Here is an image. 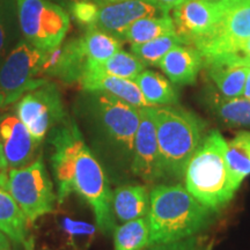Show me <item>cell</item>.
Instances as JSON below:
<instances>
[{
	"label": "cell",
	"instance_id": "6da1fadb",
	"mask_svg": "<svg viewBox=\"0 0 250 250\" xmlns=\"http://www.w3.org/2000/svg\"><path fill=\"white\" fill-rule=\"evenodd\" d=\"M51 166L57 183L58 203L77 193L92 208L96 227L103 234L114 232L116 218L111 205V190L101 164L83 140L74 122L66 121L50 131Z\"/></svg>",
	"mask_w": 250,
	"mask_h": 250
},
{
	"label": "cell",
	"instance_id": "7a4b0ae2",
	"mask_svg": "<svg viewBox=\"0 0 250 250\" xmlns=\"http://www.w3.org/2000/svg\"><path fill=\"white\" fill-rule=\"evenodd\" d=\"M78 107L98 145L120 167H131L140 108L104 92L83 90Z\"/></svg>",
	"mask_w": 250,
	"mask_h": 250
},
{
	"label": "cell",
	"instance_id": "3957f363",
	"mask_svg": "<svg viewBox=\"0 0 250 250\" xmlns=\"http://www.w3.org/2000/svg\"><path fill=\"white\" fill-rule=\"evenodd\" d=\"M210 208L182 184H160L149 192V246L195 236L210 225Z\"/></svg>",
	"mask_w": 250,
	"mask_h": 250
},
{
	"label": "cell",
	"instance_id": "277c9868",
	"mask_svg": "<svg viewBox=\"0 0 250 250\" xmlns=\"http://www.w3.org/2000/svg\"><path fill=\"white\" fill-rule=\"evenodd\" d=\"M186 188L197 201L218 212L239 189L227 161V143L218 130L205 134L186 168Z\"/></svg>",
	"mask_w": 250,
	"mask_h": 250
},
{
	"label": "cell",
	"instance_id": "5b68a950",
	"mask_svg": "<svg viewBox=\"0 0 250 250\" xmlns=\"http://www.w3.org/2000/svg\"><path fill=\"white\" fill-rule=\"evenodd\" d=\"M162 180H182L188 162L206 134L198 115L173 105L153 107Z\"/></svg>",
	"mask_w": 250,
	"mask_h": 250
},
{
	"label": "cell",
	"instance_id": "8992f818",
	"mask_svg": "<svg viewBox=\"0 0 250 250\" xmlns=\"http://www.w3.org/2000/svg\"><path fill=\"white\" fill-rule=\"evenodd\" d=\"M0 187L11 193L29 225L55 212L57 192L42 156L23 167L0 170Z\"/></svg>",
	"mask_w": 250,
	"mask_h": 250
},
{
	"label": "cell",
	"instance_id": "52a82bcc",
	"mask_svg": "<svg viewBox=\"0 0 250 250\" xmlns=\"http://www.w3.org/2000/svg\"><path fill=\"white\" fill-rule=\"evenodd\" d=\"M17 6L27 42L42 51L62 44L70 29V17L64 8L50 0H17Z\"/></svg>",
	"mask_w": 250,
	"mask_h": 250
},
{
	"label": "cell",
	"instance_id": "ba28073f",
	"mask_svg": "<svg viewBox=\"0 0 250 250\" xmlns=\"http://www.w3.org/2000/svg\"><path fill=\"white\" fill-rule=\"evenodd\" d=\"M44 51L21 41L0 66V109H7L24 94L48 83L41 74Z\"/></svg>",
	"mask_w": 250,
	"mask_h": 250
},
{
	"label": "cell",
	"instance_id": "9c48e42d",
	"mask_svg": "<svg viewBox=\"0 0 250 250\" xmlns=\"http://www.w3.org/2000/svg\"><path fill=\"white\" fill-rule=\"evenodd\" d=\"M218 23L192 44L204 61L230 54L250 39V0H218Z\"/></svg>",
	"mask_w": 250,
	"mask_h": 250
},
{
	"label": "cell",
	"instance_id": "30bf717a",
	"mask_svg": "<svg viewBox=\"0 0 250 250\" xmlns=\"http://www.w3.org/2000/svg\"><path fill=\"white\" fill-rule=\"evenodd\" d=\"M17 116L40 143L50 131L67 121L61 93L57 86L49 81L19 100Z\"/></svg>",
	"mask_w": 250,
	"mask_h": 250
},
{
	"label": "cell",
	"instance_id": "8fae6325",
	"mask_svg": "<svg viewBox=\"0 0 250 250\" xmlns=\"http://www.w3.org/2000/svg\"><path fill=\"white\" fill-rule=\"evenodd\" d=\"M130 170L147 184L162 180L153 107L140 108V123L134 138Z\"/></svg>",
	"mask_w": 250,
	"mask_h": 250
},
{
	"label": "cell",
	"instance_id": "7c38bea8",
	"mask_svg": "<svg viewBox=\"0 0 250 250\" xmlns=\"http://www.w3.org/2000/svg\"><path fill=\"white\" fill-rule=\"evenodd\" d=\"M166 14H169V12L154 0H126L100 7L94 26L123 41L124 33L134 21Z\"/></svg>",
	"mask_w": 250,
	"mask_h": 250
},
{
	"label": "cell",
	"instance_id": "4fadbf2b",
	"mask_svg": "<svg viewBox=\"0 0 250 250\" xmlns=\"http://www.w3.org/2000/svg\"><path fill=\"white\" fill-rule=\"evenodd\" d=\"M219 17L218 0H186L173 9L176 33L188 45L208 35L218 23Z\"/></svg>",
	"mask_w": 250,
	"mask_h": 250
},
{
	"label": "cell",
	"instance_id": "5bb4252c",
	"mask_svg": "<svg viewBox=\"0 0 250 250\" xmlns=\"http://www.w3.org/2000/svg\"><path fill=\"white\" fill-rule=\"evenodd\" d=\"M0 140L7 168H20L33 162L41 145L17 115L0 121Z\"/></svg>",
	"mask_w": 250,
	"mask_h": 250
},
{
	"label": "cell",
	"instance_id": "9a60e30c",
	"mask_svg": "<svg viewBox=\"0 0 250 250\" xmlns=\"http://www.w3.org/2000/svg\"><path fill=\"white\" fill-rule=\"evenodd\" d=\"M87 58L83 54L80 39H74L44 51L41 66L42 77L57 78L62 83H79L85 72Z\"/></svg>",
	"mask_w": 250,
	"mask_h": 250
},
{
	"label": "cell",
	"instance_id": "2e32d148",
	"mask_svg": "<svg viewBox=\"0 0 250 250\" xmlns=\"http://www.w3.org/2000/svg\"><path fill=\"white\" fill-rule=\"evenodd\" d=\"M78 83L83 90L108 93L134 107H151L144 98L142 90L134 80L87 70L83 72Z\"/></svg>",
	"mask_w": 250,
	"mask_h": 250
},
{
	"label": "cell",
	"instance_id": "e0dca14e",
	"mask_svg": "<svg viewBox=\"0 0 250 250\" xmlns=\"http://www.w3.org/2000/svg\"><path fill=\"white\" fill-rule=\"evenodd\" d=\"M158 66L175 85H192L204 67V57L192 45H177L164 56Z\"/></svg>",
	"mask_w": 250,
	"mask_h": 250
},
{
	"label": "cell",
	"instance_id": "ac0fdd59",
	"mask_svg": "<svg viewBox=\"0 0 250 250\" xmlns=\"http://www.w3.org/2000/svg\"><path fill=\"white\" fill-rule=\"evenodd\" d=\"M111 205L115 218L122 223L146 217L149 211L147 188L140 184L118 187L111 195Z\"/></svg>",
	"mask_w": 250,
	"mask_h": 250
},
{
	"label": "cell",
	"instance_id": "d6986e66",
	"mask_svg": "<svg viewBox=\"0 0 250 250\" xmlns=\"http://www.w3.org/2000/svg\"><path fill=\"white\" fill-rule=\"evenodd\" d=\"M205 104L221 123L229 127H250V100L226 98L223 94L208 90Z\"/></svg>",
	"mask_w": 250,
	"mask_h": 250
},
{
	"label": "cell",
	"instance_id": "ffe728a7",
	"mask_svg": "<svg viewBox=\"0 0 250 250\" xmlns=\"http://www.w3.org/2000/svg\"><path fill=\"white\" fill-rule=\"evenodd\" d=\"M204 66L208 68V77L214 83L219 93L226 98L242 96L250 67L219 62H204Z\"/></svg>",
	"mask_w": 250,
	"mask_h": 250
},
{
	"label": "cell",
	"instance_id": "44dd1931",
	"mask_svg": "<svg viewBox=\"0 0 250 250\" xmlns=\"http://www.w3.org/2000/svg\"><path fill=\"white\" fill-rule=\"evenodd\" d=\"M28 220L7 190L0 187V232L12 242L22 245L27 240Z\"/></svg>",
	"mask_w": 250,
	"mask_h": 250
},
{
	"label": "cell",
	"instance_id": "7402d4cb",
	"mask_svg": "<svg viewBox=\"0 0 250 250\" xmlns=\"http://www.w3.org/2000/svg\"><path fill=\"white\" fill-rule=\"evenodd\" d=\"M134 81L151 107L174 105L179 102V95L170 81L154 71L144 70Z\"/></svg>",
	"mask_w": 250,
	"mask_h": 250
},
{
	"label": "cell",
	"instance_id": "603a6c76",
	"mask_svg": "<svg viewBox=\"0 0 250 250\" xmlns=\"http://www.w3.org/2000/svg\"><path fill=\"white\" fill-rule=\"evenodd\" d=\"M176 33L173 18L169 14L147 17L134 21L124 33L123 41L132 44H142L158 37Z\"/></svg>",
	"mask_w": 250,
	"mask_h": 250
},
{
	"label": "cell",
	"instance_id": "cb8c5ba5",
	"mask_svg": "<svg viewBox=\"0 0 250 250\" xmlns=\"http://www.w3.org/2000/svg\"><path fill=\"white\" fill-rule=\"evenodd\" d=\"M146 65L136 55L120 50L110 58L100 62H86L85 71H96L118 78L134 80L145 70Z\"/></svg>",
	"mask_w": 250,
	"mask_h": 250
},
{
	"label": "cell",
	"instance_id": "d4e9b609",
	"mask_svg": "<svg viewBox=\"0 0 250 250\" xmlns=\"http://www.w3.org/2000/svg\"><path fill=\"white\" fill-rule=\"evenodd\" d=\"M80 42L88 62H103L122 50L121 40L99 29L94 24L86 28L83 36L80 37Z\"/></svg>",
	"mask_w": 250,
	"mask_h": 250
},
{
	"label": "cell",
	"instance_id": "484cf974",
	"mask_svg": "<svg viewBox=\"0 0 250 250\" xmlns=\"http://www.w3.org/2000/svg\"><path fill=\"white\" fill-rule=\"evenodd\" d=\"M112 234L114 250H144L149 246V225L145 217L116 226Z\"/></svg>",
	"mask_w": 250,
	"mask_h": 250
},
{
	"label": "cell",
	"instance_id": "4316f807",
	"mask_svg": "<svg viewBox=\"0 0 250 250\" xmlns=\"http://www.w3.org/2000/svg\"><path fill=\"white\" fill-rule=\"evenodd\" d=\"M227 161L235 186L250 174V132L242 131L227 143Z\"/></svg>",
	"mask_w": 250,
	"mask_h": 250
},
{
	"label": "cell",
	"instance_id": "83f0119b",
	"mask_svg": "<svg viewBox=\"0 0 250 250\" xmlns=\"http://www.w3.org/2000/svg\"><path fill=\"white\" fill-rule=\"evenodd\" d=\"M177 45H188L187 42L177 33L168 34L148 41L142 44H132L131 51L145 65L158 66V64L171 49Z\"/></svg>",
	"mask_w": 250,
	"mask_h": 250
},
{
	"label": "cell",
	"instance_id": "f1b7e54d",
	"mask_svg": "<svg viewBox=\"0 0 250 250\" xmlns=\"http://www.w3.org/2000/svg\"><path fill=\"white\" fill-rule=\"evenodd\" d=\"M70 9L74 20L87 28L95 23L100 7L92 0H78L71 2Z\"/></svg>",
	"mask_w": 250,
	"mask_h": 250
},
{
	"label": "cell",
	"instance_id": "f546056e",
	"mask_svg": "<svg viewBox=\"0 0 250 250\" xmlns=\"http://www.w3.org/2000/svg\"><path fill=\"white\" fill-rule=\"evenodd\" d=\"M228 62V64L243 65V66L250 67V39L243 42L235 51L230 52V54L218 56V57L205 59L204 61V62Z\"/></svg>",
	"mask_w": 250,
	"mask_h": 250
},
{
	"label": "cell",
	"instance_id": "4dcf8cb0",
	"mask_svg": "<svg viewBox=\"0 0 250 250\" xmlns=\"http://www.w3.org/2000/svg\"><path fill=\"white\" fill-rule=\"evenodd\" d=\"M197 240L195 236L188 237V239L180 240V241L169 243H158L146 247L144 250H196Z\"/></svg>",
	"mask_w": 250,
	"mask_h": 250
},
{
	"label": "cell",
	"instance_id": "1f68e13d",
	"mask_svg": "<svg viewBox=\"0 0 250 250\" xmlns=\"http://www.w3.org/2000/svg\"><path fill=\"white\" fill-rule=\"evenodd\" d=\"M5 45H6V26L4 17H2L1 8H0V58L4 55L5 51Z\"/></svg>",
	"mask_w": 250,
	"mask_h": 250
},
{
	"label": "cell",
	"instance_id": "d6a6232c",
	"mask_svg": "<svg viewBox=\"0 0 250 250\" xmlns=\"http://www.w3.org/2000/svg\"><path fill=\"white\" fill-rule=\"evenodd\" d=\"M156 4H159L161 6V7H164L165 9H167L168 12L170 11V9H173L175 7H177V6H180L181 4H183L186 0H154Z\"/></svg>",
	"mask_w": 250,
	"mask_h": 250
},
{
	"label": "cell",
	"instance_id": "836d02e7",
	"mask_svg": "<svg viewBox=\"0 0 250 250\" xmlns=\"http://www.w3.org/2000/svg\"><path fill=\"white\" fill-rule=\"evenodd\" d=\"M9 241H11V240H9L4 233L0 232V250L11 248V242Z\"/></svg>",
	"mask_w": 250,
	"mask_h": 250
},
{
	"label": "cell",
	"instance_id": "e575fe53",
	"mask_svg": "<svg viewBox=\"0 0 250 250\" xmlns=\"http://www.w3.org/2000/svg\"><path fill=\"white\" fill-rule=\"evenodd\" d=\"M92 1L95 2L99 7H103V6L117 4V2H122V1H126V0H92Z\"/></svg>",
	"mask_w": 250,
	"mask_h": 250
},
{
	"label": "cell",
	"instance_id": "d590c367",
	"mask_svg": "<svg viewBox=\"0 0 250 250\" xmlns=\"http://www.w3.org/2000/svg\"><path fill=\"white\" fill-rule=\"evenodd\" d=\"M243 98L246 99H249L250 100V72L248 74V77H247V80H246V85H245V89H243V94H242Z\"/></svg>",
	"mask_w": 250,
	"mask_h": 250
},
{
	"label": "cell",
	"instance_id": "8d00e7d4",
	"mask_svg": "<svg viewBox=\"0 0 250 250\" xmlns=\"http://www.w3.org/2000/svg\"><path fill=\"white\" fill-rule=\"evenodd\" d=\"M6 168H7V164H6L5 155H4V151H2L1 140H0V170L6 169Z\"/></svg>",
	"mask_w": 250,
	"mask_h": 250
},
{
	"label": "cell",
	"instance_id": "74e56055",
	"mask_svg": "<svg viewBox=\"0 0 250 250\" xmlns=\"http://www.w3.org/2000/svg\"><path fill=\"white\" fill-rule=\"evenodd\" d=\"M24 250H35V242H34L33 237H28L23 243Z\"/></svg>",
	"mask_w": 250,
	"mask_h": 250
},
{
	"label": "cell",
	"instance_id": "f35d334b",
	"mask_svg": "<svg viewBox=\"0 0 250 250\" xmlns=\"http://www.w3.org/2000/svg\"><path fill=\"white\" fill-rule=\"evenodd\" d=\"M67 1H68V2H70V4H71V2H74V1H78V0H67Z\"/></svg>",
	"mask_w": 250,
	"mask_h": 250
},
{
	"label": "cell",
	"instance_id": "ab89813d",
	"mask_svg": "<svg viewBox=\"0 0 250 250\" xmlns=\"http://www.w3.org/2000/svg\"><path fill=\"white\" fill-rule=\"evenodd\" d=\"M4 250H11V248H9V249H4Z\"/></svg>",
	"mask_w": 250,
	"mask_h": 250
}]
</instances>
